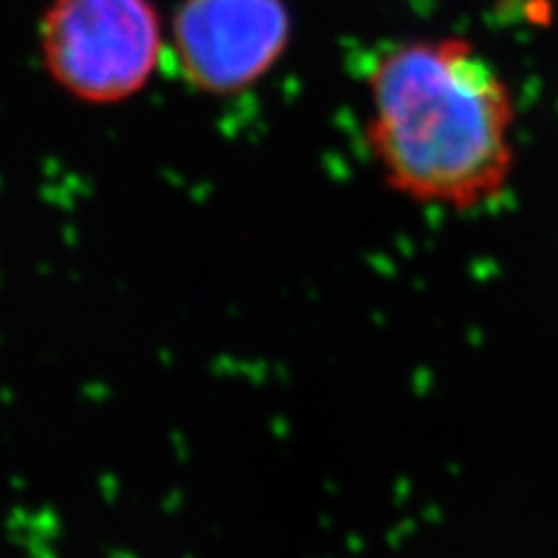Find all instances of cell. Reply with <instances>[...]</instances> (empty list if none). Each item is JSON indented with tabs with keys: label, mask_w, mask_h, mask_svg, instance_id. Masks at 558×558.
<instances>
[{
	"label": "cell",
	"mask_w": 558,
	"mask_h": 558,
	"mask_svg": "<svg viewBox=\"0 0 558 558\" xmlns=\"http://www.w3.org/2000/svg\"><path fill=\"white\" fill-rule=\"evenodd\" d=\"M373 159L396 194L473 209L514 170V102L496 65L465 38L396 45L371 70Z\"/></svg>",
	"instance_id": "1"
},
{
	"label": "cell",
	"mask_w": 558,
	"mask_h": 558,
	"mask_svg": "<svg viewBox=\"0 0 558 558\" xmlns=\"http://www.w3.org/2000/svg\"><path fill=\"white\" fill-rule=\"evenodd\" d=\"M38 49L59 92L117 105L147 89L168 57V28L154 0H49Z\"/></svg>",
	"instance_id": "2"
},
{
	"label": "cell",
	"mask_w": 558,
	"mask_h": 558,
	"mask_svg": "<svg viewBox=\"0 0 558 558\" xmlns=\"http://www.w3.org/2000/svg\"><path fill=\"white\" fill-rule=\"evenodd\" d=\"M291 38L287 0H180L168 26V57L189 89L223 98L264 80Z\"/></svg>",
	"instance_id": "3"
}]
</instances>
